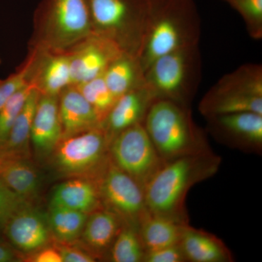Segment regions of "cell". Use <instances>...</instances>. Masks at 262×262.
I'll list each match as a JSON object with an SVG mask.
<instances>
[{
	"instance_id": "6da1fadb",
	"label": "cell",
	"mask_w": 262,
	"mask_h": 262,
	"mask_svg": "<svg viewBox=\"0 0 262 262\" xmlns=\"http://www.w3.org/2000/svg\"><path fill=\"white\" fill-rule=\"evenodd\" d=\"M221 163L222 159L213 150L164 163L144 189L148 212L189 224L186 208L188 192L215 175Z\"/></svg>"
},
{
	"instance_id": "7a4b0ae2",
	"label": "cell",
	"mask_w": 262,
	"mask_h": 262,
	"mask_svg": "<svg viewBox=\"0 0 262 262\" xmlns=\"http://www.w3.org/2000/svg\"><path fill=\"white\" fill-rule=\"evenodd\" d=\"M201 32L194 0H149L145 40L139 58L144 71L164 55L198 46Z\"/></svg>"
},
{
	"instance_id": "3957f363",
	"label": "cell",
	"mask_w": 262,
	"mask_h": 262,
	"mask_svg": "<svg viewBox=\"0 0 262 262\" xmlns=\"http://www.w3.org/2000/svg\"><path fill=\"white\" fill-rule=\"evenodd\" d=\"M144 125L165 163L211 151L205 131L193 120L190 107L156 99Z\"/></svg>"
},
{
	"instance_id": "277c9868",
	"label": "cell",
	"mask_w": 262,
	"mask_h": 262,
	"mask_svg": "<svg viewBox=\"0 0 262 262\" xmlns=\"http://www.w3.org/2000/svg\"><path fill=\"white\" fill-rule=\"evenodd\" d=\"M91 34L89 0H41L29 47L67 51Z\"/></svg>"
},
{
	"instance_id": "5b68a950",
	"label": "cell",
	"mask_w": 262,
	"mask_h": 262,
	"mask_svg": "<svg viewBox=\"0 0 262 262\" xmlns=\"http://www.w3.org/2000/svg\"><path fill=\"white\" fill-rule=\"evenodd\" d=\"M203 61L198 46L160 57L145 71L146 84L156 99L190 107L202 80Z\"/></svg>"
},
{
	"instance_id": "8992f818",
	"label": "cell",
	"mask_w": 262,
	"mask_h": 262,
	"mask_svg": "<svg viewBox=\"0 0 262 262\" xmlns=\"http://www.w3.org/2000/svg\"><path fill=\"white\" fill-rule=\"evenodd\" d=\"M93 33L140 58L147 28L149 0H89Z\"/></svg>"
},
{
	"instance_id": "52a82bcc",
	"label": "cell",
	"mask_w": 262,
	"mask_h": 262,
	"mask_svg": "<svg viewBox=\"0 0 262 262\" xmlns=\"http://www.w3.org/2000/svg\"><path fill=\"white\" fill-rule=\"evenodd\" d=\"M198 110L206 119L239 113L262 115V66L246 63L226 74L207 91Z\"/></svg>"
},
{
	"instance_id": "ba28073f",
	"label": "cell",
	"mask_w": 262,
	"mask_h": 262,
	"mask_svg": "<svg viewBox=\"0 0 262 262\" xmlns=\"http://www.w3.org/2000/svg\"><path fill=\"white\" fill-rule=\"evenodd\" d=\"M110 139L102 126L62 136L48 158L59 175L97 182L110 163Z\"/></svg>"
},
{
	"instance_id": "9c48e42d",
	"label": "cell",
	"mask_w": 262,
	"mask_h": 262,
	"mask_svg": "<svg viewBox=\"0 0 262 262\" xmlns=\"http://www.w3.org/2000/svg\"><path fill=\"white\" fill-rule=\"evenodd\" d=\"M112 161L145 189L164 165L144 123L133 125L117 134L110 144Z\"/></svg>"
},
{
	"instance_id": "30bf717a",
	"label": "cell",
	"mask_w": 262,
	"mask_h": 262,
	"mask_svg": "<svg viewBox=\"0 0 262 262\" xmlns=\"http://www.w3.org/2000/svg\"><path fill=\"white\" fill-rule=\"evenodd\" d=\"M97 184L103 206L116 213L125 224L139 227L148 211L144 190L135 179L110 160Z\"/></svg>"
},
{
	"instance_id": "8fae6325",
	"label": "cell",
	"mask_w": 262,
	"mask_h": 262,
	"mask_svg": "<svg viewBox=\"0 0 262 262\" xmlns=\"http://www.w3.org/2000/svg\"><path fill=\"white\" fill-rule=\"evenodd\" d=\"M207 131L224 145L252 154L262 151V115L239 113L206 118Z\"/></svg>"
},
{
	"instance_id": "7c38bea8",
	"label": "cell",
	"mask_w": 262,
	"mask_h": 262,
	"mask_svg": "<svg viewBox=\"0 0 262 262\" xmlns=\"http://www.w3.org/2000/svg\"><path fill=\"white\" fill-rule=\"evenodd\" d=\"M67 52L75 85L103 76L110 65L123 53L115 43L94 33Z\"/></svg>"
},
{
	"instance_id": "4fadbf2b",
	"label": "cell",
	"mask_w": 262,
	"mask_h": 262,
	"mask_svg": "<svg viewBox=\"0 0 262 262\" xmlns=\"http://www.w3.org/2000/svg\"><path fill=\"white\" fill-rule=\"evenodd\" d=\"M3 239L15 251L27 255L48 246L52 236L47 215L32 203L24 204L7 222Z\"/></svg>"
},
{
	"instance_id": "5bb4252c",
	"label": "cell",
	"mask_w": 262,
	"mask_h": 262,
	"mask_svg": "<svg viewBox=\"0 0 262 262\" xmlns=\"http://www.w3.org/2000/svg\"><path fill=\"white\" fill-rule=\"evenodd\" d=\"M34 51L30 82L43 95L59 96L72 84L70 56L67 51L30 48Z\"/></svg>"
},
{
	"instance_id": "9a60e30c",
	"label": "cell",
	"mask_w": 262,
	"mask_h": 262,
	"mask_svg": "<svg viewBox=\"0 0 262 262\" xmlns=\"http://www.w3.org/2000/svg\"><path fill=\"white\" fill-rule=\"evenodd\" d=\"M155 100L154 94L146 84L117 98L101 125L110 141L121 131L144 123Z\"/></svg>"
},
{
	"instance_id": "2e32d148",
	"label": "cell",
	"mask_w": 262,
	"mask_h": 262,
	"mask_svg": "<svg viewBox=\"0 0 262 262\" xmlns=\"http://www.w3.org/2000/svg\"><path fill=\"white\" fill-rule=\"evenodd\" d=\"M62 136L58 96L39 94L31 130V145L36 155L48 158Z\"/></svg>"
},
{
	"instance_id": "e0dca14e",
	"label": "cell",
	"mask_w": 262,
	"mask_h": 262,
	"mask_svg": "<svg viewBox=\"0 0 262 262\" xmlns=\"http://www.w3.org/2000/svg\"><path fill=\"white\" fill-rule=\"evenodd\" d=\"M124 225L116 213L103 206L90 213L80 238L95 257H106Z\"/></svg>"
},
{
	"instance_id": "ac0fdd59",
	"label": "cell",
	"mask_w": 262,
	"mask_h": 262,
	"mask_svg": "<svg viewBox=\"0 0 262 262\" xmlns=\"http://www.w3.org/2000/svg\"><path fill=\"white\" fill-rule=\"evenodd\" d=\"M50 206L92 213L103 207L97 182L85 178H70L57 186Z\"/></svg>"
},
{
	"instance_id": "d6986e66",
	"label": "cell",
	"mask_w": 262,
	"mask_h": 262,
	"mask_svg": "<svg viewBox=\"0 0 262 262\" xmlns=\"http://www.w3.org/2000/svg\"><path fill=\"white\" fill-rule=\"evenodd\" d=\"M58 104L62 136L101 126L94 108L74 84L59 94Z\"/></svg>"
},
{
	"instance_id": "ffe728a7",
	"label": "cell",
	"mask_w": 262,
	"mask_h": 262,
	"mask_svg": "<svg viewBox=\"0 0 262 262\" xmlns=\"http://www.w3.org/2000/svg\"><path fill=\"white\" fill-rule=\"evenodd\" d=\"M0 180L15 194L32 203L42 185V177L30 159L0 156Z\"/></svg>"
},
{
	"instance_id": "44dd1931",
	"label": "cell",
	"mask_w": 262,
	"mask_h": 262,
	"mask_svg": "<svg viewBox=\"0 0 262 262\" xmlns=\"http://www.w3.org/2000/svg\"><path fill=\"white\" fill-rule=\"evenodd\" d=\"M180 246L187 261L232 262L234 258L223 241L215 234L188 225Z\"/></svg>"
},
{
	"instance_id": "7402d4cb",
	"label": "cell",
	"mask_w": 262,
	"mask_h": 262,
	"mask_svg": "<svg viewBox=\"0 0 262 262\" xmlns=\"http://www.w3.org/2000/svg\"><path fill=\"white\" fill-rule=\"evenodd\" d=\"M188 225L148 212L139 226L145 253L180 244L183 232Z\"/></svg>"
},
{
	"instance_id": "603a6c76",
	"label": "cell",
	"mask_w": 262,
	"mask_h": 262,
	"mask_svg": "<svg viewBox=\"0 0 262 262\" xmlns=\"http://www.w3.org/2000/svg\"><path fill=\"white\" fill-rule=\"evenodd\" d=\"M39 94L35 89L29 95L6 141L0 146V156L30 159L31 130Z\"/></svg>"
},
{
	"instance_id": "cb8c5ba5",
	"label": "cell",
	"mask_w": 262,
	"mask_h": 262,
	"mask_svg": "<svg viewBox=\"0 0 262 262\" xmlns=\"http://www.w3.org/2000/svg\"><path fill=\"white\" fill-rule=\"evenodd\" d=\"M103 77L117 98L146 84L145 71L140 58L125 53L110 65Z\"/></svg>"
},
{
	"instance_id": "d4e9b609",
	"label": "cell",
	"mask_w": 262,
	"mask_h": 262,
	"mask_svg": "<svg viewBox=\"0 0 262 262\" xmlns=\"http://www.w3.org/2000/svg\"><path fill=\"white\" fill-rule=\"evenodd\" d=\"M89 215L69 208L50 206L47 218L52 238L58 244H74L80 238Z\"/></svg>"
},
{
	"instance_id": "484cf974",
	"label": "cell",
	"mask_w": 262,
	"mask_h": 262,
	"mask_svg": "<svg viewBox=\"0 0 262 262\" xmlns=\"http://www.w3.org/2000/svg\"><path fill=\"white\" fill-rule=\"evenodd\" d=\"M144 255L139 227L125 224L112 246L108 255L110 259L114 262H143Z\"/></svg>"
},
{
	"instance_id": "4316f807",
	"label": "cell",
	"mask_w": 262,
	"mask_h": 262,
	"mask_svg": "<svg viewBox=\"0 0 262 262\" xmlns=\"http://www.w3.org/2000/svg\"><path fill=\"white\" fill-rule=\"evenodd\" d=\"M75 86L94 108L102 125L117 99L108 89L103 76Z\"/></svg>"
},
{
	"instance_id": "83f0119b",
	"label": "cell",
	"mask_w": 262,
	"mask_h": 262,
	"mask_svg": "<svg viewBox=\"0 0 262 262\" xmlns=\"http://www.w3.org/2000/svg\"><path fill=\"white\" fill-rule=\"evenodd\" d=\"M237 11L244 19L250 37L262 38V0H222Z\"/></svg>"
},
{
	"instance_id": "f1b7e54d",
	"label": "cell",
	"mask_w": 262,
	"mask_h": 262,
	"mask_svg": "<svg viewBox=\"0 0 262 262\" xmlns=\"http://www.w3.org/2000/svg\"><path fill=\"white\" fill-rule=\"evenodd\" d=\"M36 87L31 83L19 90L0 110V146L4 144L29 95Z\"/></svg>"
},
{
	"instance_id": "f546056e",
	"label": "cell",
	"mask_w": 262,
	"mask_h": 262,
	"mask_svg": "<svg viewBox=\"0 0 262 262\" xmlns=\"http://www.w3.org/2000/svg\"><path fill=\"white\" fill-rule=\"evenodd\" d=\"M33 60L34 51L29 48L27 58L14 73L11 74L4 80H0V110L19 90L31 84L30 75Z\"/></svg>"
},
{
	"instance_id": "4dcf8cb0",
	"label": "cell",
	"mask_w": 262,
	"mask_h": 262,
	"mask_svg": "<svg viewBox=\"0 0 262 262\" xmlns=\"http://www.w3.org/2000/svg\"><path fill=\"white\" fill-rule=\"evenodd\" d=\"M30 203L15 194L0 180V239H3V230L7 222L17 209Z\"/></svg>"
},
{
	"instance_id": "1f68e13d",
	"label": "cell",
	"mask_w": 262,
	"mask_h": 262,
	"mask_svg": "<svg viewBox=\"0 0 262 262\" xmlns=\"http://www.w3.org/2000/svg\"><path fill=\"white\" fill-rule=\"evenodd\" d=\"M185 257L180 244L146 251L143 262H185Z\"/></svg>"
},
{
	"instance_id": "d6a6232c",
	"label": "cell",
	"mask_w": 262,
	"mask_h": 262,
	"mask_svg": "<svg viewBox=\"0 0 262 262\" xmlns=\"http://www.w3.org/2000/svg\"><path fill=\"white\" fill-rule=\"evenodd\" d=\"M56 247L61 253L63 262H94L96 258L87 249L72 244H58Z\"/></svg>"
},
{
	"instance_id": "836d02e7",
	"label": "cell",
	"mask_w": 262,
	"mask_h": 262,
	"mask_svg": "<svg viewBox=\"0 0 262 262\" xmlns=\"http://www.w3.org/2000/svg\"><path fill=\"white\" fill-rule=\"evenodd\" d=\"M26 261L32 262H63L61 253L56 246H46L27 255Z\"/></svg>"
},
{
	"instance_id": "e575fe53",
	"label": "cell",
	"mask_w": 262,
	"mask_h": 262,
	"mask_svg": "<svg viewBox=\"0 0 262 262\" xmlns=\"http://www.w3.org/2000/svg\"><path fill=\"white\" fill-rule=\"evenodd\" d=\"M18 259L15 251L8 243L0 239V262L16 261Z\"/></svg>"
},
{
	"instance_id": "d590c367",
	"label": "cell",
	"mask_w": 262,
	"mask_h": 262,
	"mask_svg": "<svg viewBox=\"0 0 262 262\" xmlns=\"http://www.w3.org/2000/svg\"><path fill=\"white\" fill-rule=\"evenodd\" d=\"M0 63H1V59H0Z\"/></svg>"
}]
</instances>
